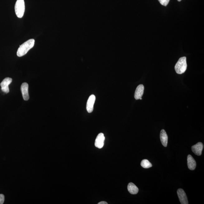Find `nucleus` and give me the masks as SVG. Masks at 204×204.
I'll use <instances>...</instances> for the list:
<instances>
[{
    "mask_svg": "<svg viewBox=\"0 0 204 204\" xmlns=\"http://www.w3.org/2000/svg\"><path fill=\"white\" fill-rule=\"evenodd\" d=\"M5 197L2 194H0V204H2L4 203Z\"/></svg>",
    "mask_w": 204,
    "mask_h": 204,
    "instance_id": "dca6fc26",
    "label": "nucleus"
},
{
    "mask_svg": "<svg viewBox=\"0 0 204 204\" xmlns=\"http://www.w3.org/2000/svg\"><path fill=\"white\" fill-rule=\"evenodd\" d=\"M161 5L166 6L169 3L170 0H158Z\"/></svg>",
    "mask_w": 204,
    "mask_h": 204,
    "instance_id": "2eb2a0df",
    "label": "nucleus"
},
{
    "mask_svg": "<svg viewBox=\"0 0 204 204\" xmlns=\"http://www.w3.org/2000/svg\"><path fill=\"white\" fill-rule=\"evenodd\" d=\"M15 12L18 18H21L24 15L25 11V5L24 0H17L15 5Z\"/></svg>",
    "mask_w": 204,
    "mask_h": 204,
    "instance_id": "7ed1b4c3",
    "label": "nucleus"
},
{
    "mask_svg": "<svg viewBox=\"0 0 204 204\" xmlns=\"http://www.w3.org/2000/svg\"><path fill=\"white\" fill-rule=\"evenodd\" d=\"M108 203L106 202L102 201L99 202L98 204H107Z\"/></svg>",
    "mask_w": 204,
    "mask_h": 204,
    "instance_id": "f3484780",
    "label": "nucleus"
},
{
    "mask_svg": "<svg viewBox=\"0 0 204 204\" xmlns=\"http://www.w3.org/2000/svg\"><path fill=\"white\" fill-rule=\"evenodd\" d=\"M203 145L201 142H198L192 147V150L196 155L200 156L203 150Z\"/></svg>",
    "mask_w": 204,
    "mask_h": 204,
    "instance_id": "1a4fd4ad",
    "label": "nucleus"
},
{
    "mask_svg": "<svg viewBox=\"0 0 204 204\" xmlns=\"http://www.w3.org/2000/svg\"><path fill=\"white\" fill-rule=\"evenodd\" d=\"M141 165L143 168H148L152 167V165L149 161L148 159H143L141 161Z\"/></svg>",
    "mask_w": 204,
    "mask_h": 204,
    "instance_id": "4468645a",
    "label": "nucleus"
},
{
    "mask_svg": "<svg viewBox=\"0 0 204 204\" xmlns=\"http://www.w3.org/2000/svg\"><path fill=\"white\" fill-rule=\"evenodd\" d=\"M187 165L189 169L194 170L196 168V163L193 157L190 155H188L187 157Z\"/></svg>",
    "mask_w": 204,
    "mask_h": 204,
    "instance_id": "9b49d317",
    "label": "nucleus"
},
{
    "mask_svg": "<svg viewBox=\"0 0 204 204\" xmlns=\"http://www.w3.org/2000/svg\"><path fill=\"white\" fill-rule=\"evenodd\" d=\"M12 79L11 78H6L3 80L1 83V90L5 93H7L9 92L8 86L12 82Z\"/></svg>",
    "mask_w": 204,
    "mask_h": 204,
    "instance_id": "20e7f679",
    "label": "nucleus"
},
{
    "mask_svg": "<svg viewBox=\"0 0 204 204\" xmlns=\"http://www.w3.org/2000/svg\"><path fill=\"white\" fill-rule=\"evenodd\" d=\"M144 89V86L142 84L140 85L137 87L134 95L135 98L136 100H139L143 96Z\"/></svg>",
    "mask_w": 204,
    "mask_h": 204,
    "instance_id": "9d476101",
    "label": "nucleus"
},
{
    "mask_svg": "<svg viewBox=\"0 0 204 204\" xmlns=\"http://www.w3.org/2000/svg\"><path fill=\"white\" fill-rule=\"evenodd\" d=\"M127 189L129 193L132 194H137L139 191V189L137 186L132 183H130L128 184L127 186Z\"/></svg>",
    "mask_w": 204,
    "mask_h": 204,
    "instance_id": "ddd939ff",
    "label": "nucleus"
},
{
    "mask_svg": "<svg viewBox=\"0 0 204 204\" xmlns=\"http://www.w3.org/2000/svg\"><path fill=\"white\" fill-rule=\"evenodd\" d=\"M105 139V138L103 133L99 134L95 140V146L99 149L102 148L104 146Z\"/></svg>",
    "mask_w": 204,
    "mask_h": 204,
    "instance_id": "0eeeda50",
    "label": "nucleus"
},
{
    "mask_svg": "<svg viewBox=\"0 0 204 204\" xmlns=\"http://www.w3.org/2000/svg\"><path fill=\"white\" fill-rule=\"evenodd\" d=\"M182 1V0H178V1H179V2H180V1Z\"/></svg>",
    "mask_w": 204,
    "mask_h": 204,
    "instance_id": "6ab92c4d",
    "label": "nucleus"
},
{
    "mask_svg": "<svg viewBox=\"0 0 204 204\" xmlns=\"http://www.w3.org/2000/svg\"><path fill=\"white\" fill-rule=\"evenodd\" d=\"M21 91L24 100L27 101L29 100V95L28 93V85L27 83H24L21 85Z\"/></svg>",
    "mask_w": 204,
    "mask_h": 204,
    "instance_id": "6e6552de",
    "label": "nucleus"
},
{
    "mask_svg": "<svg viewBox=\"0 0 204 204\" xmlns=\"http://www.w3.org/2000/svg\"><path fill=\"white\" fill-rule=\"evenodd\" d=\"M177 193L181 203L182 204H188L187 196L183 189H178L177 190Z\"/></svg>",
    "mask_w": 204,
    "mask_h": 204,
    "instance_id": "39448f33",
    "label": "nucleus"
},
{
    "mask_svg": "<svg viewBox=\"0 0 204 204\" xmlns=\"http://www.w3.org/2000/svg\"><path fill=\"white\" fill-rule=\"evenodd\" d=\"M140 100H142V97H140Z\"/></svg>",
    "mask_w": 204,
    "mask_h": 204,
    "instance_id": "a211bd4d",
    "label": "nucleus"
},
{
    "mask_svg": "<svg viewBox=\"0 0 204 204\" xmlns=\"http://www.w3.org/2000/svg\"><path fill=\"white\" fill-rule=\"evenodd\" d=\"M96 100V97L94 95H92L88 98L87 103V110L88 113L92 112L93 110L94 104Z\"/></svg>",
    "mask_w": 204,
    "mask_h": 204,
    "instance_id": "423d86ee",
    "label": "nucleus"
},
{
    "mask_svg": "<svg viewBox=\"0 0 204 204\" xmlns=\"http://www.w3.org/2000/svg\"><path fill=\"white\" fill-rule=\"evenodd\" d=\"M187 64L186 58L183 57L179 59L175 65V69L177 74H182L185 72L187 69Z\"/></svg>",
    "mask_w": 204,
    "mask_h": 204,
    "instance_id": "f03ea898",
    "label": "nucleus"
},
{
    "mask_svg": "<svg viewBox=\"0 0 204 204\" xmlns=\"http://www.w3.org/2000/svg\"><path fill=\"white\" fill-rule=\"evenodd\" d=\"M35 42L34 39H32L22 44L19 47L17 51V56L18 57H22L27 54L28 51L34 46Z\"/></svg>",
    "mask_w": 204,
    "mask_h": 204,
    "instance_id": "f257e3e1",
    "label": "nucleus"
},
{
    "mask_svg": "<svg viewBox=\"0 0 204 204\" xmlns=\"http://www.w3.org/2000/svg\"><path fill=\"white\" fill-rule=\"evenodd\" d=\"M160 138L161 143L163 146L167 147L168 145V136L166 131L164 129H162L161 131Z\"/></svg>",
    "mask_w": 204,
    "mask_h": 204,
    "instance_id": "f8f14e48",
    "label": "nucleus"
}]
</instances>
